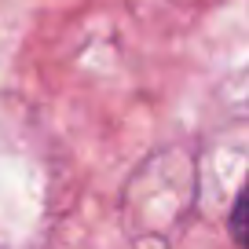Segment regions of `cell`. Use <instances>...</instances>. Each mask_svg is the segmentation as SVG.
<instances>
[{
  "mask_svg": "<svg viewBox=\"0 0 249 249\" xmlns=\"http://www.w3.org/2000/svg\"><path fill=\"white\" fill-rule=\"evenodd\" d=\"M231 234H234V242H238V249H249V176H246V183H242L238 198H234Z\"/></svg>",
  "mask_w": 249,
  "mask_h": 249,
  "instance_id": "obj_1",
  "label": "cell"
}]
</instances>
